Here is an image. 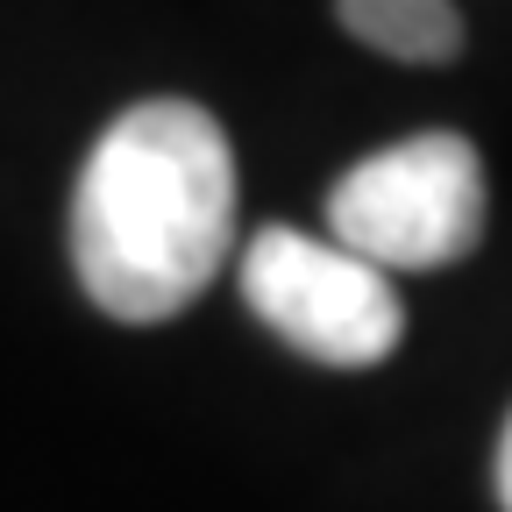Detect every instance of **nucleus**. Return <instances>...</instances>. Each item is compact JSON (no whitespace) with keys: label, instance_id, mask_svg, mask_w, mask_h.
I'll return each mask as SVG.
<instances>
[{"label":"nucleus","instance_id":"f03ea898","mask_svg":"<svg viewBox=\"0 0 512 512\" xmlns=\"http://www.w3.org/2000/svg\"><path fill=\"white\" fill-rule=\"evenodd\" d=\"M484 157L456 128H427L349 164L328 192V228L370 271H448L484 242Z\"/></svg>","mask_w":512,"mask_h":512},{"label":"nucleus","instance_id":"39448f33","mask_svg":"<svg viewBox=\"0 0 512 512\" xmlns=\"http://www.w3.org/2000/svg\"><path fill=\"white\" fill-rule=\"evenodd\" d=\"M491 491H498V505L512 512V420H505V434H498V463H491Z\"/></svg>","mask_w":512,"mask_h":512},{"label":"nucleus","instance_id":"7ed1b4c3","mask_svg":"<svg viewBox=\"0 0 512 512\" xmlns=\"http://www.w3.org/2000/svg\"><path fill=\"white\" fill-rule=\"evenodd\" d=\"M242 299L278 342L328 370H370L399 349L406 313L384 271H370L363 256L342 242H320L299 228H264L242 249Z\"/></svg>","mask_w":512,"mask_h":512},{"label":"nucleus","instance_id":"f257e3e1","mask_svg":"<svg viewBox=\"0 0 512 512\" xmlns=\"http://www.w3.org/2000/svg\"><path fill=\"white\" fill-rule=\"evenodd\" d=\"M235 249V150L200 100H136L93 143L72 192L79 292L121 320L157 328L214 285Z\"/></svg>","mask_w":512,"mask_h":512},{"label":"nucleus","instance_id":"20e7f679","mask_svg":"<svg viewBox=\"0 0 512 512\" xmlns=\"http://www.w3.org/2000/svg\"><path fill=\"white\" fill-rule=\"evenodd\" d=\"M342 29L399 64H448L463 50V15L456 0H335Z\"/></svg>","mask_w":512,"mask_h":512}]
</instances>
